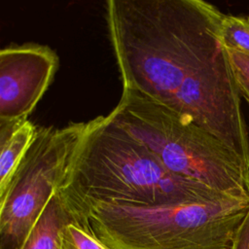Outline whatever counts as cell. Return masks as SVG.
<instances>
[{"label": "cell", "mask_w": 249, "mask_h": 249, "mask_svg": "<svg viewBox=\"0 0 249 249\" xmlns=\"http://www.w3.org/2000/svg\"><path fill=\"white\" fill-rule=\"evenodd\" d=\"M231 249H249V209L234 234Z\"/></svg>", "instance_id": "cell-12"}, {"label": "cell", "mask_w": 249, "mask_h": 249, "mask_svg": "<svg viewBox=\"0 0 249 249\" xmlns=\"http://www.w3.org/2000/svg\"><path fill=\"white\" fill-rule=\"evenodd\" d=\"M68 201L112 249H231L249 209V194L235 193L209 200L150 206Z\"/></svg>", "instance_id": "cell-3"}, {"label": "cell", "mask_w": 249, "mask_h": 249, "mask_svg": "<svg viewBox=\"0 0 249 249\" xmlns=\"http://www.w3.org/2000/svg\"><path fill=\"white\" fill-rule=\"evenodd\" d=\"M86 123L37 126L34 140L8 187L0 193V249H21L52 196L62 185Z\"/></svg>", "instance_id": "cell-5"}, {"label": "cell", "mask_w": 249, "mask_h": 249, "mask_svg": "<svg viewBox=\"0 0 249 249\" xmlns=\"http://www.w3.org/2000/svg\"><path fill=\"white\" fill-rule=\"evenodd\" d=\"M108 116L171 173L222 192L249 194V169L191 117L129 89H123Z\"/></svg>", "instance_id": "cell-4"}, {"label": "cell", "mask_w": 249, "mask_h": 249, "mask_svg": "<svg viewBox=\"0 0 249 249\" xmlns=\"http://www.w3.org/2000/svg\"><path fill=\"white\" fill-rule=\"evenodd\" d=\"M220 40L225 49L249 54V16L224 15Z\"/></svg>", "instance_id": "cell-9"}, {"label": "cell", "mask_w": 249, "mask_h": 249, "mask_svg": "<svg viewBox=\"0 0 249 249\" xmlns=\"http://www.w3.org/2000/svg\"><path fill=\"white\" fill-rule=\"evenodd\" d=\"M236 81H237V85H238V88H239V90H240V94H241V97H243L247 104L249 105V82H247L245 79H243L242 77L236 75Z\"/></svg>", "instance_id": "cell-13"}, {"label": "cell", "mask_w": 249, "mask_h": 249, "mask_svg": "<svg viewBox=\"0 0 249 249\" xmlns=\"http://www.w3.org/2000/svg\"><path fill=\"white\" fill-rule=\"evenodd\" d=\"M87 219L58 191L52 196L21 249H61V235L70 223Z\"/></svg>", "instance_id": "cell-7"}, {"label": "cell", "mask_w": 249, "mask_h": 249, "mask_svg": "<svg viewBox=\"0 0 249 249\" xmlns=\"http://www.w3.org/2000/svg\"><path fill=\"white\" fill-rule=\"evenodd\" d=\"M61 249H112L91 231L88 220L67 225L61 235Z\"/></svg>", "instance_id": "cell-10"}, {"label": "cell", "mask_w": 249, "mask_h": 249, "mask_svg": "<svg viewBox=\"0 0 249 249\" xmlns=\"http://www.w3.org/2000/svg\"><path fill=\"white\" fill-rule=\"evenodd\" d=\"M37 126L27 119L0 123V193L11 182L30 148Z\"/></svg>", "instance_id": "cell-8"}, {"label": "cell", "mask_w": 249, "mask_h": 249, "mask_svg": "<svg viewBox=\"0 0 249 249\" xmlns=\"http://www.w3.org/2000/svg\"><path fill=\"white\" fill-rule=\"evenodd\" d=\"M225 14L202 0H108L105 18L123 89L191 117L249 169L241 94L220 40Z\"/></svg>", "instance_id": "cell-1"}, {"label": "cell", "mask_w": 249, "mask_h": 249, "mask_svg": "<svg viewBox=\"0 0 249 249\" xmlns=\"http://www.w3.org/2000/svg\"><path fill=\"white\" fill-rule=\"evenodd\" d=\"M226 50L234 73L249 82V54L236 50Z\"/></svg>", "instance_id": "cell-11"}, {"label": "cell", "mask_w": 249, "mask_h": 249, "mask_svg": "<svg viewBox=\"0 0 249 249\" xmlns=\"http://www.w3.org/2000/svg\"><path fill=\"white\" fill-rule=\"evenodd\" d=\"M58 192L71 201L148 206L209 200L229 193L171 173L108 115L86 123Z\"/></svg>", "instance_id": "cell-2"}, {"label": "cell", "mask_w": 249, "mask_h": 249, "mask_svg": "<svg viewBox=\"0 0 249 249\" xmlns=\"http://www.w3.org/2000/svg\"><path fill=\"white\" fill-rule=\"evenodd\" d=\"M59 66L50 47L35 43L11 45L0 51V123H11L34 110Z\"/></svg>", "instance_id": "cell-6"}]
</instances>
